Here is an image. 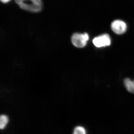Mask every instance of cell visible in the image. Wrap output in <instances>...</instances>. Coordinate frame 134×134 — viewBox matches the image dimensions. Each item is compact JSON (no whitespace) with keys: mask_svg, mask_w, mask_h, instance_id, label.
<instances>
[{"mask_svg":"<svg viewBox=\"0 0 134 134\" xmlns=\"http://www.w3.org/2000/svg\"><path fill=\"white\" fill-rule=\"evenodd\" d=\"M8 121V118L7 116L4 115H1L0 117V128L1 129L5 128Z\"/></svg>","mask_w":134,"mask_h":134,"instance_id":"8992f818","label":"cell"},{"mask_svg":"<svg viewBox=\"0 0 134 134\" xmlns=\"http://www.w3.org/2000/svg\"><path fill=\"white\" fill-rule=\"evenodd\" d=\"M113 31L117 34H122L126 30L127 25L125 22L121 20H117L114 21L111 25Z\"/></svg>","mask_w":134,"mask_h":134,"instance_id":"277c9868","label":"cell"},{"mask_svg":"<svg viewBox=\"0 0 134 134\" xmlns=\"http://www.w3.org/2000/svg\"><path fill=\"white\" fill-rule=\"evenodd\" d=\"M1 1L3 3H7L9 2L10 0H1Z\"/></svg>","mask_w":134,"mask_h":134,"instance_id":"ba28073f","label":"cell"},{"mask_svg":"<svg viewBox=\"0 0 134 134\" xmlns=\"http://www.w3.org/2000/svg\"><path fill=\"white\" fill-rule=\"evenodd\" d=\"M73 134H86V131L83 127L77 126L75 129Z\"/></svg>","mask_w":134,"mask_h":134,"instance_id":"52a82bcc","label":"cell"},{"mask_svg":"<svg viewBox=\"0 0 134 134\" xmlns=\"http://www.w3.org/2000/svg\"><path fill=\"white\" fill-rule=\"evenodd\" d=\"M22 9L31 12H40L42 9L41 0H15Z\"/></svg>","mask_w":134,"mask_h":134,"instance_id":"6da1fadb","label":"cell"},{"mask_svg":"<svg viewBox=\"0 0 134 134\" xmlns=\"http://www.w3.org/2000/svg\"><path fill=\"white\" fill-rule=\"evenodd\" d=\"M93 43L98 48L108 46L111 44V38L108 34H105L95 37L93 39Z\"/></svg>","mask_w":134,"mask_h":134,"instance_id":"3957f363","label":"cell"},{"mask_svg":"<svg viewBox=\"0 0 134 134\" xmlns=\"http://www.w3.org/2000/svg\"><path fill=\"white\" fill-rule=\"evenodd\" d=\"M125 87L130 93H134V80L126 78L124 81Z\"/></svg>","mask_w":134,"mask_h":134,"instance_id":"5b68a950","label":"cell"},{"mask_svg":"<svg viewBox=\"0 0 134 134\" xmlns=\"http://www.w3.org/2000/svg\"><path fill=\"white\" fill-rule=\"evenodd\" d=\"M89 36L86 33H75L72 36L71 40L73 44L77 48H83L88 41Z\"/></svg>","mask_w":134,"mask_h":134,"instance_id":"7a4b0ae2","label":"cell"}]
</instances>
